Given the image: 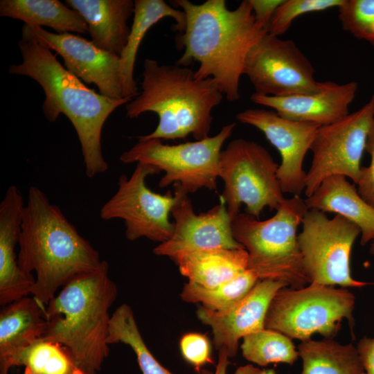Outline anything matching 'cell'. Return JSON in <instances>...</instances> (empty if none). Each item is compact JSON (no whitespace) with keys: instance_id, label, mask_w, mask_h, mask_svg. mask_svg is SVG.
<instances>
[{"instance_id":"31","label":"cell","mask_w":374,"mask_h":374,"mask_svg":"<svg viewBox=\"0 0 374 374\" xmlns=\"http://www.w3.org/2000/svg\"><path fill=\"white\" fill-rule=\"evenodd\" d=\"M338 11L343 29L374 47V0H344Z\"/></svg>"},{"instance_id":"17","label":"cell","mask_w":374,"mask_h":374,"mask_svg":"<svg viewBox=\"0 0 374 374\" xmlns=\"http://www.w3.org/2000/svg\"><path fill=\"white\" fill-rule=\"evenodd\" d=\"M286 283L271 279L259 280L239 302L222 311H211L203 306L197 310L201 322L211 327L217 350L224 349L229 357H235L239 341L244 337L265 329L269 304Z\"/></svg>"},{"instance_id":"8","label":"cell","mask_w":374,"mask_h":374,"mask_svg":"<svg viewBox=\"0 0 374 374\" xmlns=\"http://www.w3.org/2000/svg\"><path fill=\"white\" fill-rule=\"evenodd\" d=\"M235 127V123H229L213 136L177 145L163 144L157 139H139L119 159L125 164L143 163L164 171L159 183L161 188L173 184L187 194L202 188L215 190L221 149Z\"/></svg>"},{"instance_id":"35","label":"cell","mask_w":374,"mask_h":374,"mask_svg":"<svg viewBox=\"0 0 374 374\" xmlns=\"http://www.w3.org/2000/svg\"><path fill=\"white\" fill-rule=\"evenodd\" d=\"M284 0H249L255 18L260 27L267 29L270 21Z\"/></svg>"},{"instance_id":"21","label":"cell","mask_w":374,"mask_h":374,"mask_svg":"<svg viewBox=\"0 0 374 374\" xmlns=\"http://www.w3.org/2000/svg\"><path fill=\"white\" fill-rule=\"evenodd\" d=\"M65 4L86 21L94 45L120 56L130 33L127 21L134 14L133 1L66 0Z\"/></svg>"},{"instance_id":"6","label":"cell","mask_w":374,"mask_h":374,"mask_svg":"<svg viewBox=\"0 0 374 374\" xmlns=\"http://www.w3.org/2000/svg\"><path fill=\"white\" fill-rule=\"evenodd\" d=\"M309 209L298 196L285 199L271 217L260 220L240 213L232 220L235 240L248 253L247 269L260 280L271 279L299 289L309 283L302 265L297 230Z\"/></svg>"},{"instance_id":"2","label":"cell","mask_w":374,"mask_h":374,"mask_svg":"<svg viewBox=\"0 0 374 374\" xmlns=\"http://www.w3.org/2000/svg\"><path fill=\"white\" fill-rule=\"evenodd\" d=\"M18 245L19 266L28 274L35 272L31 294L44 306L68 282L102 262L98 251L35 186L28 189Z\"/></svg>"},{"instance_id":"10","label":"cell","mask_w":374,"mask_h":374,"mask_svg":"<svg viewBox=\"0 0 374 374\" xmlns=\"http://www.w3.org/2000/svg\"><path fill=\"white\" fill-rule=\"evenodd\" d=\"M298 243L303 269L309 283L361 288L374 283L355 280L351 275L350 254L361 234L359 228L339 215L310 209L303 216Z\"/></svg>"},{"instance_id":"27","label":"cell","mask_w":374,"mask_h":374,"mask_svg":"<svg viewBox=\"0 0 374 374\" xmlns=\"http://www.w3.org/2000/svg\"><path fill=\"white\" fill-rule=\"evenodd\" d=\"M259 280L255 272L247 269L233 279L212 288L188 282L184 284L180 296L186 302L201 303L208 310L222 311L242 299Z\"/></svg>"},{"instance_id":"18","label":"cell","mask_w":374,"mask_h":374,"mask_svg":"<svg viewBox=\"0 0 374 374\" xmlns=\"http://www.w3.org/2000/svg\"><path fill=\"white\" fill-rule=\"evenodd\" d=\"M357 89L358 84L355 81L337 84L327 80L321 82L320 89L313 93L284 97L253 93L251 99L256 104L273 108L284 118L321 127L335 123L349 114V106Z\"/></svg>"},{"instance_id":"23","label":"cell","mask_w":374,"mask_h":374,"mask_svg":"<svg viewBox=\"0 0 374 374\" xmlns=\"http://www.w3.org/2000/svg\"><path fill=\"white\" fill-rule=\"evenodd\" d=\"M188 282L212 288L237 277L248 267L244 249H215L177 254L170 258Z\"/></svg>"},{"instance_id":"39","label":"cell","mask_w":374,"mask_h":374,"mask_svg":"<svg viewBox=\"0 0 374 374\" xmlns=\"http://www.w3.org/2000/svg\"><path fill=\"white\" fill-rule=\"evenodd\" d=\"M369 253L374 255V241H373L370 244Z\"/></svg>"},{"instance_id":"30","label":"cell","mask_w":374,"mask_h":374,"mask_svg":"<svg viewBox=\"0 0 374 374\" xmlns=\"http://www.w3.org/2000/svg\"><path fill=\"white\" fill-rule=\"evenodd\" d=\"M18 366L24 374H84L65 347L43 338L22 353Z\"/></svg>"},{"instance_id":"36","label":"cell","mask_w":374,"mask_h":374,"mask_svg":"<svg viewBox=\"0 0 374 374\" xmlns=\"http://www.w3.org/2000/svg\"><path fill=\"white\" fill-rule=\"evenodd\" d=\"M364 374H374V337H363L356 346Z\"/></svg>"},{"instance_id":"16","label":"cell","mask_w":374,"mask_h":374,"mask_svg":"<svg viewBox=\"0 0 374 374\" xmlns=\"http://www.w3.org/2000/svg\"><path fill=\"white\" fill-rule=\"evenodd\" d=\"M175 192L178 200L171 211L175 221L173 234L153 249L155 255L171 258L201 250L244 249L233 235L232 220L222 200L207 212L196 214L188 194L177 187Z\"/></svg>"},{"instance_id":"19","label":"cell","mask_w":374,"mask_h":374,"mask_svg":"<svg viewBox=\"0 0 374 374\" xmlns=\"http://www.w3.org/2000/svg\"><path fill=\"white\" fill-rule=\"evenodd\" d=\"M25 204L15 186H10L0 204V305L31 294L35 279L19 266L15 247L21 234Z\"/></svg>"},{"instance_id":"32","label":"cell","mask_w":374,"mask_h":374,"mask_svg":"<svg viewBox=\"0 0 374 374\" xmlns=\"http://www.w3.org/2000/svg\"><path fill=\"white\" fill-rule=\"evenodd\" d=\"M344 0H284L276 10L268 28V33L279 37L302 15L339 8Z\"/></svg>"},{"instance_id":"12","label":"cell","mask_w":374,"mask_h":374,"mask_svg":"<svg viewBox=\"0 0 374 374\" xmlns=\"http://www.w3.org/2000/svg\"><path fill=\"white\" fill-rule=\"evenodd\" d=\"M373 120L374 95L357 111L335 123L319 127L310 148L312 161L306 172V197L331 176L342 175L357 184L361 160Z\"/></svg>"},{"instance_id":"11","label":"cell","mask_w":374,"mask_h":374,"mask_svg":"<svg viewBox=\"0 0 374 374\" xmlns=\"http://www.w3.org/2000/svg\"><path fill=\"white\" fill-rule=\"evenodd\" d=\"M160 172L152 165L138 163L130 178L121 175L116 192L100 209L101 219L123 220L125 236L130 241L140 238L159 244L168 241L174 231L169 215L178 195L176 192L172 195L170 191L160 195L145 184L148 176Z\"/></svg>"},{"instance_id":"20","label":"cell","mask_w":374,"mask_h":374,"mask_svg":"<svg viewBox=\"0 0 374 374\" xmlns=\"http://www.w3.org/2000/svg\"><path fill=\"white\" fill-rule=\"evenodd\" d=\"M45 306L25 296L3 306L0 312V374L18 366L22 353L42 339L46 329Z\"/></svg>"},{"instance_id":"38","label":"cell","mask_w":374,"mask_h":374,"mask_svg":"<svg viewBox=\"0 0 374 374\" xmlns=\"http://www.w3.org/2000/svg\"><path fill=\"white\" fill-rule=\"evenodd\" d=\"M234 374H276L274 369H260L252 364L239 366Z\"/></svg>"},{"instance_id":"7","label":"cell","mask_w":374,"mask_h":374,"mask_svg":"<svg viewBox=\"0 0 374 374\" xmlns=\"http://www.w3.org/2000/svg\"><path fill=\"white\" fill-rule=\"evenodd\" d=\"M355 296L347 288L310 283L299 289L283 287L273 297L265 328L301 342L314 334L333 339L346 319L353 334Z\"/></svg>"},{"instance_id":"3","label":"cell","mask_w":374,"mask_h":374,"mask_svg":"<svg viewBox=\"0 0 374 374\" xmlns=\"http://www.w3.org/2000/svg\"><path fill=\"white\" fill-rule=\"evenodd\" d=\"M18 45L22 62L10 66L9 73L28 76L39 83L45 93L42 111L48 121L63 114L71 122L81 145L86 175L93 178L105 172L108 164L102 152L103 125L117 107L134 98L116 100L98 93L64 68L50 49L22 39Z\"/></svg>"},{"instance_id":"33","label":"cell","mask_w":374,"mask_h":374,"mask_svg":"<svg viewBox=\"0 0 374 374\" xmlns=\"http://www.w3.org/2000/svg\"><path fill=\"white\" fill-rule=\"evenodd\" d=\"M179 348L184 359L197 372L205 364L213 363L211 344L204 335L198 332L184 335L179 341Z\"/></svg>"},{"instance_id":"5","label":"cell","mask_w":374,"mask_h":374,"mask_svg":"<svg viewBox=\"0 0 374 374\" xmlns=\"http://www.w3.org/2000/svg\"><path fill=\"white\" fill-rule=\"evenodd\" d=\"M141 91L126 104L127 116L135 118L147 112L159 117L156 129L139 139H185L195 140L208 136L213 121L212 110L223 93L215 80L199 79L191 69L161 65L147 58L144 61Z\"/></svg>"},{"instance_id":"34","label":"cell","mask_w":374,"mask_h":374,"mask_svg":"<svg viewBox=\"0 0 374 374\" xmlns=\"http://www.w3.org/2000/svg\"><path fill=\"white\" fill-rule=\"evenodd\" d=\"M365 152L370 155L371 162L368 166L361 168L357 188L359 195L374 208V120L368 132Z\"/></svg>"},{"instance_id":"22","label":"cell","mask_w":374,"mask_h":374,"mask_svg":"<svg viewBox=\"0 0 374 374\" xmlns=\"http://www.w3.org/2000/svg\"><path fill=\"white\" fill-rule=\"evenodd\" d=\"M304 201L309 210L335 213L356 224L361 231V245L374 241V208L346 177L335 175L325 179Z\"/></svg>"},{"instance_id":"4","label":"cell","mask_w":374,"mask_h":374,"mask_svg":"<svg viewBox=\"0 0 374 374\" xmlns=\"http://www.w3.org/2000/svg\"><path fill=\"white\" fill-rule=\"evenodd\" d=\"M117 292L109 264L102 260L95 270L68 282L45 306L42 338L65 347L84 374H98L109 355V311Z\"/></svg>"},{"instance_id":"14","label":"cell","mask_w":374,"mask_h":374,"mask_svg":"<svg viewBox=\"0 0 374 374\" xmlns=\"http://www.w3.org/2000/svg\"><path fill=\"white\" fill-rule=\"evenodd\" d=\"M22 39L33 40L55 51L65 68L99 93L112 99L123 98L120 76V57L97 47L91 41L69 33H55L42 27L24 24Z\"/></svg>"},{"instance_id":"13","label":"cell","mask_w":374,"mask_h":374,"mask_svg":"<svg viewBox=\"0 0 374 374\" xmlns=\"http://www.w3.org/2000/svg\"><path fill=\"white\" fill-rule=\"evenodd\" d=\"M314 74L312 63L294 42L269 33L250 50L243 71L253 93L274 97L317 92L321 82Z\"/></svg>"},{"instance_id":"9","label":"cell","mask_w":374,"mask_h":374,"mask_svg":"<svg viewBox=\"0 0 374 374\" xmlns=\"http://www.w3.org/2000/svg\"><path fill=\"white\" fill-rule=\"evenodd\" d=\"M278 164L262 145L242 139L231 141L220 157V197L233 220L242 204L247 213L259 219L262 210L276 209L285 198L277 177Z\"/></svg>"},{"instance_id":"28","label":"cell","mask_w":374,"mask_h":374,"mask_svg":"<svg viewBox=\"0 0 374 374\" xmlns=\"http://www.w3.org/2000/svg\"><path fill=\"white\" fill-rule=\"evenodd\" d=\"M107 341L109 344L123 343L129 346L143 374H173L157 361L145 345L127 304L121 305L112 314Z\"/></svg>"},{"instance_id":"26","label":"cell","mask_w":374,"mask_h":374,"mask_svg":"<svg viewBox=\"0 0 374 374\" xmlns=\"http://www.w3.org/2000/svg\"><path fill=\"white\" fill-rule=\"evenodd\" d=\"M302 360L301 374H364L353 344H342L333 339L301 342L298 346Z\"/></svg>"},{"instance_id":"24","label":"cell","mask_w":374,"mask_h":374,"mask_svg":"<svg viewBox=\"0 0 374 374\" xmlns=\"http://www.w3.org/2000/svg\"><path fill=\"white\" fill-rule=\"evenodd\" d=\"M134 18L130 33L120 55V76L124 98L139 95L134 78L136 54L148 30L165 17H172L176 24L174 30L181 33L185 28L186 16L183 10L171 7L163 0L134 1Z\"/></svg>"},{"instance_id":"25","label":"cell","mask_w":374,"mask_h":374,"mask_svg":"<svg viewBox=\"0 0 374 374\" xmlns=\"http://www.w3.org/2000/svg\"><path fill=\"white\" fill-rule=\"evenodd\" d=\"M0 15L21 20L30 26H48L59 34L89 33L84 19L57 0H1Z\"/></svg>"},{"instance_id":"1","label":"cell","mask_w":374,"mask_h":374,"mask_svg":"<svg viewBox=\"0 0 374 374\" xmlns=\"http://www.w3.org/2000/svg\"><path fill=\"white\" fill-rule=\"evenodd\" d=\"M173 2L186 16L184 30L177 39L184 53L176 64L187 66L197 62L196 78H213L229 101L238 100L246 57L268 33L256 24L249 0L233 10L224 0H207L200 4L188 0Z\"/></svg>"},{"instance_id":"29","label":"cell","mask_w":374,"mask_h":374,"mask_svg":"<svg viewBox=\"0 0 374 374\" xmlns=\"http://www.w3.org/2000/svg\"><path fill=\"white\" fill-rule=\"evenodd\" d=\"M240 348L244 359L260 366L271 363L292 365L299 357L291 338L266 328L244 337Z\"/></svg>"},{"instance_id":"15","label":"cell","mask_w":374,"mask_h":374,"mask_svg":"<svg viewBox=\"0 0 374 374\" xmlns=\"http://www.w3.org/2000/svg\"><path fill=\"white\" fill-rule=\"evenodd\" d=\"M236 118L258 128L278 150L281 157L277 170L280 188L283 193L300 197L305 188L304 159L320 126L286 119L275 111L265 109H246Z\"/></svg>"},{"instance_id":"37","label":"cell","mask_w":374,"mask_h":374,"mask_svg":"<svg viewBox=\"0 0 374 374\" xmlns=\"http://www.w3.org/2000/svg\"><path fill=\"white\" fill-rule=\"evenodd\" d=\"M218 359L214 371L208 370H202L198 372V374H226L227 368L230 362L229 360V355L226 350L220 349L218 350Z\"/></svg>"}]
</instances>
